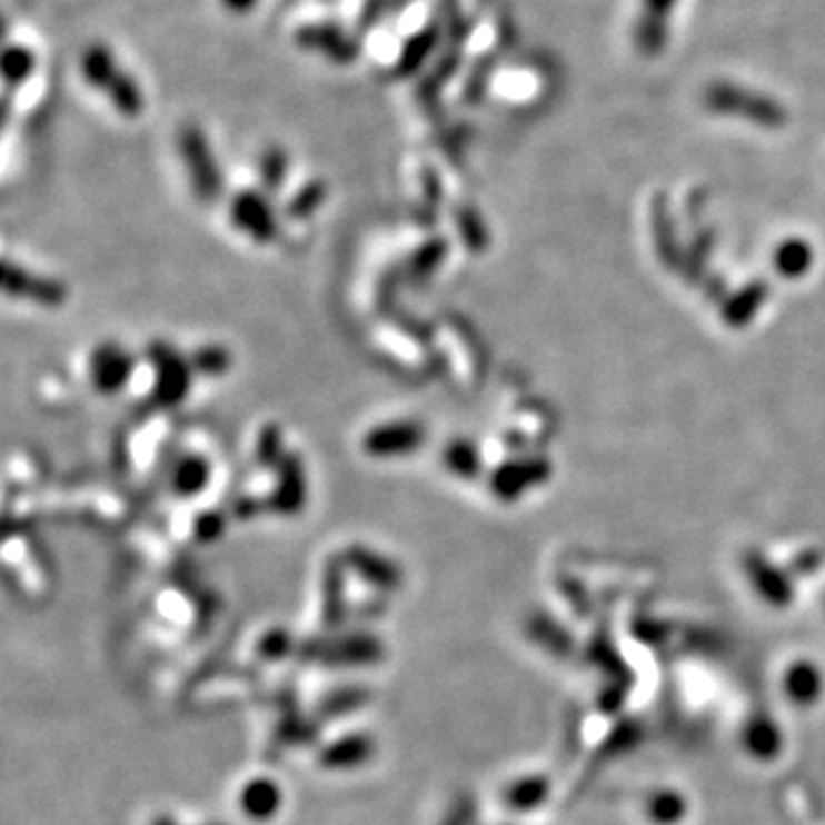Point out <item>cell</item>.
Listing matches in <instances>:
<instances>
[{
  "mask_svg": "<svg viewBox=\"0 0 825 825\" xmlns=\"http://www.w3.org/2000/svg\"><path fill=\"white\" fill-rule=\"evenodd\" d=\"M278 736L285 740V743H294V745H304V743H312L317 740L319 736V727L315 723H308L304 718H298L296 714L294 716H287L280 727H278Z\"/></svg>",
  "mask_w": 825,
  "mask_h": 825,
  "instance_id": "25",
  "label": "cell"
},
{
  "mask_svg": "<svg viewBox=\"0 0 825 825\" xmlns=\"http://www.w3.org/2000/svg\"><path fill=\"white\" fill-rule=\"evenodd\" d=\"M438 44H440L438 23H429L420 28L418 32H412L406 40V44L401 47V53L395 62V77L406 79V77H412V73H418L427 64V60L434 56Z\"/></svg>",
  "mask_w": 825,
  "mask_h": 825,
  "instance_id": "13",
  "label": "cell"
},
{
  "mask_svg": "<svg viewBox=\"0 0 825 825\" xmlns=\"http://www.w3.org/2000/svg\"><path fill=\"white\" fill-rule=\"evenodd\" d=\"M152 362L157 369L155 399L161 406L179 404L191 388V367L186 365L170 347H152Z\"/></svg>",
  "mask_w": 825,
  "mask_h": 825,
  "instance_id": "8",
  "label": "cell"
},
{
  "mask_svg": "<svg viewBox=\"0 0 825 825\" xmlns=\"http://www.w3.org/2000/svg\"><path fill=\"white\" fill-rule=\"evenodd\" d=\"M425 443V429L416 423H390L374 427L362 436V449L369 457L388 459V457H401L410 455Z\"/></svg>",
  "mask_w": 825,
  "mask_h": 825,
  "instance_id": "7",
  "label": "cell"
},
{
  "mask_svg": "<svg viewBox=\"0 0 825 825\" xmlns=\"http://www.w3.org/2000/svg\"><path fill=\"white\" fill-rule=\"evenodd\" d=\"M241 807L255 821L271 818L280 807L278 784L267 779V777H257V779L248 782L243 794H241Z\"/></svg>",
  "mask_w": 825,
  "mask_h": 825,
  "instance_id": "17",
  "label": "cell"
},
{
  "mask_svg": "<svg viewBox=\"0 0 825 825\" xmlns=\"http://www.w3.org/2000/svg\"><path fill=\"white\" fill-rule=\"evenodd\" d=\"M34 71V56L30 49L21 47V44H14V47H8L6 49V56H3V79H6V88L12 90V88H19L21 83H26L30 79V73Z\"/></svg>",
  "mask_w": 825,
  "mask_h": 825,
  "instance_id": "21",
  "label": "cell"
},
{
  "mask_svg": "<svg viewBox=\"0 0 825 825\" xmlns=\"http://www.w3.org/2000/svg\"><path fill=\"white\" fill-rule=\"evenodd\" d=\"M257 652L261 658H267V660H280L294 652V640L285 628H274L261 637Z\"/></svg>",
  "mask_w": 825,
  "mask_h": 825,
  "instance_id": "26",
  "label": "cell"
},
{
  "mask_svg": "<svg viewBox=\"0 0 825 825\" xmlns=\"http://www.w3.org/2000/svg\"><path fill=\"white\" fill-rule=\"evenodd\" d=\"M679 0H640L633 26V44L645 58H658L669 42V21Z\"/></svg>",
  "mask_w": 825,
  "mask_h": 825,
  "instance_id": "4",
  "label": "cell"
},
{
  "mask_svg": "<svg viewBox=\"0 0 825 825\" xmlns=\"http://www.w3.org/2000/svg\"><path fill=\"white\" fill-rule=\"evenodd\" d=\"M257 3H259V0H222V6L228 8L230 12H237V14L250 12Z\"/></svg>",
  "mask_w": 825,
  "mask_h": 825,
  "instance_id": "30",
  "label": "cell"
},
{
  "mask_svg": "<svg viewBox=\"0 0 825 825\" xmlns=\"http://www.w3.org/2000/svg\"><path fill=\"white\" fill-rule=\"evenodd\" d=\"M345 561L347 565L362 578L367 580L369 585H374L377 589H386V592H395L399 589V585L404 583V574L401 569L395 565L392 559L374 553L371 548H365V546H351L347 548V555H345Z\"/></svg>",
  "mask_w": 825,
  "mask_h": 825,
  "instance_id": "10",
  "label": "cell"
},
{
  "mask_svg": "<svg viewBox=\"0 0 825 825\" xmlns=\"http://www.w3.org/2000/svg\"><path fill=\"white\" fill-rule=\"evenodd\" d=\"M232 222L257 243H269L278 235V220L269 200L257 191H241L230 205Z\"/></svg>",
  "mask_w": 825,
  "mask_h": 825,
  "instance_id": "6",
  "label": "cell"
},
{
  "mask_svg": "<svg viewBox=\"0 0 825 825\" xmlns=\"http://www.w3.org/2000/svg\"><path fill=\"white\" fill-rule=\"evenodd\" d=\"M306 470L298 455H285L278 464V486L274 491V509L282 516H294L306 505Z\"/></svg>",
  "mask_w": 825,
  "mask_h": 825,
  "instance_id": "11",
  "label": "cell"
},
{
  "mask_svg": "<svg viewBox=\"0 0 825 825\" xmlns=\"http://www.w3.org/2000/svg\"><path fill=\"white\" fill-rule=\"evenodd\" d=\"M152 825H177V823H175L170 816H159Z\"/></svg>",
  "mask_w": 825,
  "mask_h": 825,
  "instance_id": "31",
  "label": "cell"
},
{
  "mask_svg": "<svg viewBox=\"0 0 825 825\" xmlns=\"http://www.w3.org/2000/svg\"><path fill=\"white\" fill-rule=\"evenodd\" d=\"M347 617L345 608V567L342 561H330L324 574V610L321 619L326 628H340Z\"/></svg>",
  "mask_w": 825,
  "mask_h": 825,
  "instance_id": "15",
  "label": "cell"
},
{
  "mask_svg": "<svg viewBox=\"0 0 825 825\" xmlns=\"http://www.w3.org/2000/svg\"><path fill=\"white\" fill-rule=\"evenodd\" d=\"M112 106H116V110L120 112V116L133 120L138 118L142 108H145V99H142V90L140 86L136 83L133 77H129V73L122 69L118 73V79L110 83V88L103 92Z\"/></svg>",
  "mask_w": 825,
  "mask_h": 825,
  "instance_id": "19",
  "label": "cell"
},
{
  "mask_svg": "<svg viewBox=\"0 0 825 825\" xmlns=\"http://www.w3.org/2000/svg\"><path fill=\"white\" fill-rule=\"evenodd\" d=\"M369 702V690L360 686H345L328 693L319 704H317V714L321 720H332V718H342L347 714H354V710L362 708Z\"/></svg>",
  "mask_w": 825,
  "mask_h": 825,
  "instance_id": "18",
  "label": "cell"
},
{
  "mask_svg": "<svg viewBox=\"0 0 825 825\" xmlns=\"http://www.w3.org/2000/svg\"><path fill=\"white\" fill-rule=\"evenodd\" d=\"M298 658L304 663H319L328 667H362L374 665L386 656V647L377 635L371 633H351L345 637H335V640H315L296 647Z\"/></svg>",
  "mask_w": 825,
  "mask_h": 825,
  "instance_id": "2",
  "label": "cell"
},
{
  "mask_svg": "<svg viewBox=\"0 0 825 825\" xmlns=\"http://www.w3.org/2000/svg\"><path fill=\"white\" fill-rule=\"evenodd\" d=\"M193 367L209 377H218V374L228 371L230 354L225 347H205L193 356Z\"/></svg>",
  "mask_w": 825,
  "mask_h": 825,
  "instance_id": "27",
  "label": "cell"
},
{
  "mask_svg": "<svg viewBox=\"0 0 825 825\" xmlns=\"http://www.w3.org/2000/svg\"><path fill=\"white\" fill-rule=\"evenodd\" d=\"M443 252H445L443 243H429L420 248L416 255H412V261H410L412 274L423 278L431 267L438 265V259H443Z\"/></svg>",
  "mask_w": 825,
  "mask_h": 825,
  "instance_id": "28",
  "label": "cell"
},
{
  "mask_svg": "<svg viewBox=\"0 0 825 825\" xmlns=\"http://www.w3.org/2000/svg\"><path fill=\"white\" fill-rule=\"evenodd\" d=\"M296 44L304 51L324 53L337 64H351L358 58V42L335 23H308L296 30Z\"/></svg>",
  "mask_w": 825,
  "mask_h": 825,
  "instance_id": "5",
  "label": "cell"
},
{
  "mask_svg": "<svg viewBox=\"0 0 825 825\" xmlns=\"http://www.w3.org/2000/svg\"><path fill=\"white\" fill-rule=\"evenodd\" d=\"M255 455L261 466H278L282 461V434L278 425H267L259 431Z\"/></svg>",
  "mask_w": 825,
  "mask_h": 825,
  "instance_id": "24",
  "label": "cell"
},
{
  "mask_svg": "<svg viewBox=\"0 0 825 825\" xmlns=\"http://www.w3.org/2000/svg\"><path fill=\"white\" fill-rule=\"evenodd\" d=\"M285 175H287V155L280 147L267 149V152L259 159L261 183H265L269 191H278L285 181Z\"/></svg>",
  "mask_w": 825,
  "mask_h": 825,
  "instance_id": "23",
  "label": "cell"
},
{
  "mask_svg": "<svg viewBox=\"0 0 825 825\" xmlns=\"http://www.w3.org/2000/svg\"><path fill=\"white\" fill-rule=\"evenodd\" d=\"M326 198V183L324 181H308L301 191H298L289 205H287V216L291 218H308L315 213Z\"/></svg>",
  "mask_w": 825,
  "mask_h": 825,
  "instance_id": "22",
  "label": "cell"
},
{
  "mask_svg": "<svg viewBox=\"0 0 825 825\" xmlns=\"http://www.w3.org/2000/svg\"><path fill=\"white\" fill-rule=\"evenodd\" d=\"M3 287L10 296H19V298H30V301L40 304V306H60L64 298H67V291L64 287L58 282V280H49V278H42V276H32L19 267H12L10 261L6 265V274H3Z\"/></svg>",
  "mask_w": 825,
  "mask_h": 825,
  "instance_id": "12",
  "label": "cell"
},
{
  "mask_svg": "<svg viewBox=\"0 0 825 825\" xmlns=\"http://www.w3.org/2000/svg\"><path fill=\"white\" fill-rule=\"evenodd\" d=\"M222 514L218 511H205L198 520H196V535L200 541H211L216 539L220 533H222Z\"/></svg>",
  "mask_w": 825,
  "mask_h": 825,
  "instance_id": "29",
  "label": "cell"
},
{
  "mask_svg": "<svg viewBox=\"0 0 825 825\" xmlns=\"http://www.w3.org/2000/svg\"><path fill=\"white\" fill-rule=\"evenodd\" d=\"M211 825H218V823H211Z\"/></svg>",
  "mask_w": 825,
  "mask_h": 825,
  "instance_id": "32",
  "label": "cell"
},
{
  "mask_svg": "<svg viewBox=\"0 0 825 825\" xmlns=\"http://www.w3.org/2000/svg\"><path fill=\"white\" fill-rule=\"evenodd\" d=\"M704 103L718 116H732L762 127H779L786 122L784 106L762 90L734 81H714L704 90Z\"/></svg>",
  "mask_w": 825,
  "mask_h": 825,
  "instance_id": "1",
  "label": "cell"
},
{
  "mask_svg": "<svg viewBox=\"0 0 825 825\" xmlns=\"http://www.w3.org/2000/svg\"><path fill=\"white\" fill-rule=\"evenodd\" d=\"M81 71H83V79L88 81V86H92L95 90L106 92L110 88V83L118 79V73L122 71V67L118 64L116 56H112V51L108 47L92 44L83 53Z\"/></svg>",
  "mask_w": 825,
  "mask_h": 825,
  "instance_id": "16",
  "label": "cell"
},
{
  "mask_svg": "<svg viewBox=\"0 0 825 825\" xmlns=\"http://www.w3.org/2000/svg\"><path fill=\"white\" fill-rule=\"evenodd\" d=\"M133 371V358L118 345H103L90 358V379L99 392H118Z\"/></svg>",
  "mask_w": 825,
  "mask_h": 825,
  "instance_id": "9",
  "label": "cell"
},
{
  "mask_svg": "<svg viewBox=\"0 0 825 825\" xmlns=\"http://www.w3.org/2000/svg\"><path fill=\"white\" fill-rule=\"evenodd\" d=\"M209 481V466L198 459H183L175 470V491L183 498H193L198 491H202Z\"/></svg>",
  "mask_w": 825,
  "mask_h": 825,
  "instance_id": "20",
  "label": "cell"
},
{
  "mask_svg": "<svg viewBox=\"0 0 825 825\" xmlns=\"http://www.w3.org/2000/svg\"><path fill=\"white\" fill-rule=\"evenodd\" d=\"M177 147L186 170H189L193 191L200 200L213 202L222 193V175L216 166L205 131L196 125H183L177 136Z\"/></svg>",
  "mask_w": 825,
  "mask_h": 825,
  "instance_id": "3",
  "label": "cell"
},
{
  "mask_svg": "<svg viewBox=\"0 0 825 825\" xmlns=\"http://www.w3.org/2000/svg\"><path fill=\"white\" fill-rule=\"evenodd\" d=\"M371 755H374V738L369 734H351L324 747L319 753V764L328 771L356 768L369 762Z\"/></svg>",
  "mask_w": 825,
  "mask_h": 825,
  "instance_id": "14",
  "label": "cell"
}]
</instances>
